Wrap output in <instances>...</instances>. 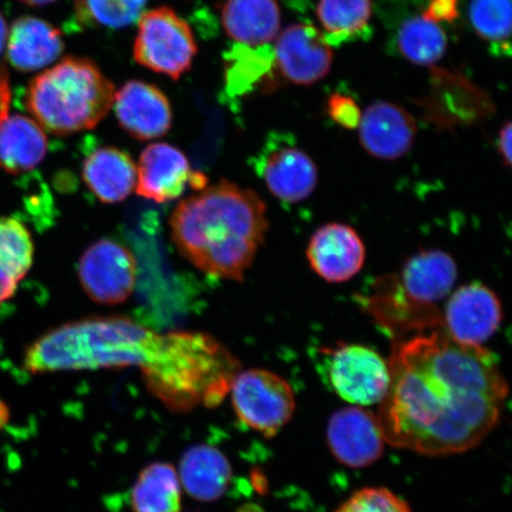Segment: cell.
Wrapping results in <instances>:
<instances>
[{"label": "cell", "mask_w": 512, "mask_h": 512, "mask_svg": "<svg viewBox=\"0 0 512 512\" xmlns=\"http://www.w3.org/2000/svg\"><path fill=\"white\" fill-rule=\"evenodd\" d=\"M192 174L187 156L177 147L151 144L137 165V194L157 203L177 200L190 185Z\"/></svg>", "instance_id": "obj_17"}, {"label": "cell", "mask_w": 512, "mask_h": 512, "mask_svg": "<svg viewBox=\"0 0 512 512\" xmlns=\"http://www.w3.org/2000/svg\"><path fill=\"white\" fill-rule=\"evenodd\" d=\"M511 136V123H507L498 137V152L502 156L503 164L507 166L511 165Z\"/></svg>", "instance_id": "obj_35"}, {"label": "cell", "mask_w": 512, "mask_h": 512, "mask_svg": "<svg viewBox=\"0 0 512 512\" xmlns=\"http://www.w3.org/2000/svg\"><path fill=\"white\" fill-rule=\"evenodd\" d=\"M82 176L99 201L119 203L137 187V164L118 147H100L83 162Z\"/></svg>", "instance_id": "obj_20"}, {"label": "cell", "mask_w": 512, "mask_h": 512, "mask_svg": "<svg viewBox=\"0 0 512 512\" xmlns=\"http://www.w3.org/2000/svg\"><path fill=\"white\" fill-rule=\"evenodd\" d=\"M380 403L386 443L424 456L472 450L494 430L509 395L495 355L443 330L398 339Z\"/></svg>", "instance_id": "obj_1"}, {"label": "cell", "mask_w": 512, "mask_h": 512, "mask_svg": "<svg viewBox=\"0 0 512 512\" xmlns=\"http://www.w3.org/2000/svg\"><path fill=\"white\" fill-rule=\"evenodd\" d=\"M503 320L501 300L490 287L472 283L459 287L448 299L443 315L445 334L464 345L483 347Z\"/></svg>", "instance_id": "obj_11"}, {"label": "cell", "mask_w": 512, "mask_h": 512, "mask_svg": "<svg viewBox=\"0 0 512 512\" xmlns=\"http://www.w3.org/2000/svg\"><path fill=\"white\" fill-rule=\"evenodd\" d=\"M146 387L175 412L226 399L241 364L232 352L203 332L157 334L143 364Z\"/></svg>", "instance_id": "obj_3"}, {"label": "cell", "mask_w": 512, "mask_h": 512, "mask_svg": "<svg viewBox=\"0 0 512 512\" xmlns=\"http://www.w3.org/2000/svg\"><path fill=\"white\" fill-rule=\"evenodd\" d=\"M9 29L6 25L5 18L0 14V54L3 53L6 47V41H8Z\"/></svg>", "instance_id": "obj_36"}, {"label": "cell", "mask_w": 512, "mask_h": 512, "mask_svg": "<svg viewBox=\"0 0 512 512\" xmlns=\"http://www.w3.org/2000/svg\"><path fill=\"white\" fill-rule=\"evenodd\" d=\"M157 332L126 317H92L63 324L30 344L23 364L30 374L142 368Z\"/></svg>", "instance_id": "obj_4"}, {"label": "cell", "mask_w": 512, "mask_h": 512, "mask_svg": "<svg viewBox=\"0 0 512 512\" xmlns=\"http://www.w3.org/2000/svg\"><path fill=\"white\" fill-rule=\"evenodd\" d=\"M272 53L266 46L235 47L226 57L227 91L242 95L251 91L255 83L272 68Z\"/></svg>", "instance_id": "obj_27"}, {"label": "cell", "mask_w": 512, "mask_h": 512, "mask_svg": "<svg viewBox=\"0 0 512 512\" xmlns=\"http://www.w3.org/2000/svg\"><path fill=\"white\" fill-rule=\"evenodd\" d=\"M470 19L480 37L508 41L511 32V0H472Z\"/></svg>", "instance_id": "obj_29"}, {"label": "cell", "mask_w": 512, "mask_h": 512, "mask_svg": "<svg viewBox=\"0 0 512 512\" xmlns=\"http://www.w3.org/2000/svg\"><path fill=\"white\" fill-rule=\"evenodd\" d=\"M34 261L29 229L12 217H0V304L14 296Z\"/></svg>", "instance_id": "obj_24"}, {"label": "cell", "mask_w": 512, "mask_h": 512, "mask_svg": "<svg viewBox=\"0 0 512 512\" xmlns=\"http://www.w3.org/2000/svg\"><path fill=\"white\" fill-rule=\"evenodd\" d=\"M170 226L178 251L198 270L242 281L270 222L266 203L255 191L222 179L179 202Z\"/></svg>", "instance_id": "obj_2"}, {"label": "cell", "mask_w": 512, "mask_h": 512, "mask_svg": "<svg viewBox=\"0 0 512 512\" xmlns=\"http://www.w3.org/2000/svg\"><path fill=\"white\" fill-rule=\"evenodd\" d=\"M424 16L435 23L454 21L458 16L457 0H433Z\"/></svg>", "instance_id": "obj_33"}, {"label": "cell", "mask_w": 512, "mask_h": 512, "mask_svg": "<svg viewBox=\"0 0 512 512\" xmlns=\"http://www.w3.org/2000/svg\"><path fill=\"white\" fill-rule=\"evenodd\" d=\"M10 412L8 406L3 401H0V428L9 421Z\"/></svg>", "instance_id": "obj_37"}, {"label": "cell", "mask_w": 512, "mask_h": 512, "mask_svg": "<svg viewBox=\"0 0 512 512\" xmlns=\"http://www.w3.org/2000/svg\"><path fill=\"white\" fill-rule=\"evenodd\" d=\"M326 379L334 392L352 406L381 403L390 383L389 363L374 349L360 344H338L324 349Z\"/></svg>", "instance_id": "obj_9"}, {"label": "cell", "mask_w": 512, "mask_h": 512, "mask_svg": "<svg viewBox=\"0 0 512 512\" xmlns=\"http://www.w3.org/2000/svg\"><path fill=\"white\" fill-rule=\"evenodd\" d=\"M114 112L121 127L138 140L165 136L172 125L168 98L157 87L142 81H130L115 93Z\"/></svg>", "instance_id": "obj_16"}, {"label": "cell", "mask_w": 512, "mask_h": 512, "mask_svg": "<svg viewBox=\"0 0 512 512\" xmlns=\"http://www.w3.org/2000/svg\"><path fill=\"white\" fill-rule=\"evenodd\" d=\"M458 278L452 256L440 249L409 258L399 274L376 284L366 306L377 322L396 337L443 329V315L435 304L450 294Z\"/></svg>", "instance_id": "obj_5"}, {"label": "cell", "mask_w": 512, "mask_h": 512, "mask_svg": "<svg viewBox=\"0 0 512 512\" xmlns=\"http://www.w3.org/2000/svg\"><path fill=\"white\" fill-rule=\"evenodd\" d=\"M11 104V88L9 74L3 64H0V124L9 117Z\"/></svg>", "instance_id": "obj_34"}, {"label": "cell", "mask_w": 512, "mask_h": 512, "mask_svg": "<svg viewBox=\"0 0 512 512\" xmlns=\"http://www.w3.org/2000/svg\"><path fill=\"white\" fill-rule=\"evenodd\" d=\"M78 275L83 290L94 303L107 306L123 304L132 296L136 286V259L119 242L101 239L81 255Z\"/></svg>", "instance_id": "obj_10"}, {"label": "cell", "mask_w": 512, "mask_h": 512, "mask_svg": "<svg viewBox=\"0 0 512 512\" xmlns=\"http://www.w3.org/2000/svg\"><path fill=\"white\" fill-rule=\"evenodd\" d=\"M79 10L88 18L110 29L126 28L137 22L147 0H78Z\"/></svg>", "instance_id": "obj_30"}, {"label": "cell", "mask_w": 512, "mask_h": 512, "mask_svg": "<svg viewBox=\"0 0 512 512\" xmlns=\"http://www.w3.org/2000/svg\"><path fill=\"white\" fill-rule=\"evenodd\" d=\"M21 2L32 6H43L54 3L55 0H21Z\"/></svg>", "instance_id": "obj_38"}, {"label": "cell", "mask_w": 512, "mask_h": 512, "mask_svg": "<svg viewBox=\"0 0 512 512\" xmlns=\"http://www.w3.org/2000/svg\"><path fill=\"white\" fill-rule=\"evenodd\" d=\"M328 112L336 124L348 128V130H354L360 125L361 110L350 96L343 94L331 95L328 102Z\"/></svg>", "instance_id": "obj_32"}, {"label": "cell", "mask_w": 512, "mask_h": 512, "mask_svg": "<svg viewBox=\"0 0 512 512\" xmlns=\"http://www.w3.org/2000/svg\"><path fill=\"white\" fill-rule=\"evenodd\" d=\"M5 48L12 67L34 72L59 59L64 43L59 29L41 18L25 16L11 25Z\"/></svg>", "instance_id": "obj_19"}, {"label": "cell", "mask_w": 512, "mask_h": 512, "mask_svg": "<svg viewBox=\"0 0 512 512\" xmlns=\"http://www.w3.org/2000/svg\"><path fill=\"white\" fill-rule=\"evenodd\" d=\"M197 54L194 35L187 22L169 8H158L139 18L134 60L153 72L181 78Z\"/></svg>", "instance_id": "obj_8"}, {"label": "cell", "mask_w": 512, "mask_h": 512, "mask_svg": "<svg viewBox=\"0 0 512 512\" xmlns=\"http://www.w3.org/2000/svg\"><path fill=\"white\" fill-rule=\"evenodd\" d=\"M181 482L191 497L201 502H214L226 494L233 471L229 460L217 448L197 445L183 454Z\"/></svg>", "instance_id": "obj_23"}, {"label": "cell", "mask_w": 512, "mask_h": 512, "mask_svg": "<svg viewBox=\"0 0 512 512\" xmlns=\"http://www.w3.org/2000/svg\"><path fill=\"white\" fill-rule=\"evenodd\" d=\"M335 512H412L406 501L386 488L358 490Z\"/></svg>", "instance_id": "obj_31"}, {"label": "cell", "mask_w": 512, "mask_h": 512, "mask_svg": "<svg viewBox=\"0 0 512 512\" xmlns=\"http://www.w3.org/2000/svg\"><path fill=\"white\" fill-rule=\"evenodd\" d=\"M306 258L318 277L331 284H341L361 272L366 246L348 224L329 223L311 236Z\"/></svg>", "instance_id": "obj_13"}, {"label": "cell", "mask_w": 512, "mask_h": 512, "mask_svg": "<svg viewBox=\"0 0 512 512\" xmlns=\"http://www.w3.org/2000/svg\"><path fill=\"white\" fill-rule=\"evenodd\" d=\"M229 393L238 418L265 438L275 437L296 411L291 384L272 371H240Z\"/></svg>", "instance_id": "obj_7"}, {"label": "cell", "mask_w": 512, "mask_h": 512, "mask_svg": "<svg viewBox=\"0 0 512 512\" xmlns=\"http://www.w3.org/2000/svg\"><path fill=\"white\" fill-rule=\"evenodd\" d=\"M222 23L228 36L247 47H262L280 29V10L275 0H227Z\"/></svg>", "instance_id": "obj_22"}, {"label": "cell", "mask_w": 512, "mask_h": 512, "mask_svg": "<svg viewBox=\"0 0 512 512\" xmlns=\"http://www.w3.org/2000/svg\"><path fill=\"white\" fill-rule=\"evenodd\" d=\"M47 152L46 132L34 119L16 114L0 124V169L25 174L37 168Z\"/></svg>", "instance_id": "obj_21"}, {"label": "cell", "mask_w": 512, "mask_h": 512, "mask_svg": "<svg viewBox=\"0 0 512 512\" xmlns=\"http://www.w3.org/2000/svg\"><path fill=\"white\" fill-rule=\"evenodd\" d=\"M358 127L363 149L381 160H396L405 156L416 136L412 115L386 101L368 107Z\"/></svg>", "instance_id": "obj_18"}, {"label": "cell", "mask_w": 512, "mask_h": 512, "mask_svg": "<svg viewBox=\"0 0 512 512\" xmlns=\"http://www.w3.org/2000/svg\"><path fill=\"white\" fill-rule=\"evenodd\" d=\"M398 42L401 54L419 66L438 62L447 46L445 32L425 16L409 19L403 24Z\"/></svg>", "instance_id": "obj_26"}, {"label": "cell", "mask_w": 512, "mask_h": 512, "mask_svg": "<svg viewBox=\"0 0 512 512\" xmlns=\"http://www.w3.org/2000/svg\"><path fill=\"white\" fill-rule=\"evenodd\" d=\"M258 172L268 191L285 203H299L315 192L318 169L313 159L291 144H275L259 159Z\"/></svg>", "instance_id": "obj_14"}, {"label": "cell", "mask_w": 512, "mask_h": 512, "mask_svg": "<svg viewBox=\"0 0 512 512\" xmlns=\"http://www.w3.org/2000/svg\"><path fill=\"white\" fill-rule=\"evenodd\" d=\"M370 0H319L318 17L332 40L339 42L367 28Z\"/></svg>", "instance_id": "obj_28"}, {"label": "cell", "mask_w": 512, "mask_h": 512, "mask_svg": "<svg viewBox=\"0 0 512 512\" xmlns=\"http://www.w3.org/2000/svg\"><path fill=\"white\" fill-rule=\"evenodd\" d=\"M133 512H181V483L175 467L151 464L140 472L132 490Z\"/></svg>", "instance_id": "obj_25"}, {"label": "cell", "mask_w": 512, "mask_h": 512, "mask_svg": "<svg viewBox=\"0 0 512 512\" xmlns=\"http://www.w3.org/2000/svg\"><path fill=\"white\" fill-rule=\"evenodd\" d=\"M236 512H264V511H262L258 507V505L246 504V505H242V507Z\"/></svg>", "instance_id": "obj_39"}, {"label": "cell", "mask_w": 512, "mask_h": 512, "mask_svg": "<svg viewBox=\"0 0 512 512\" xmlns=\"http://www.w3.org/2000/svg\"><path fill=\"white\" fill-rule=\"evenodd\" d=\"M114 96L113 83L93 61L70 56L30 82L25 104L44 132L69 136L98 126Z\"/></svg>", "instance_id": "obj_6"}, {"label": "cell", "mask_w": 512, "mask_h": 512, "mask_svg": "<svg viewBox=\"0 0 512 512\" xmlns=\"http://www.w3.org/2000/svg\"><path fill=\"white\" fill-rule=\"evenodd\" d=\"M326 440L332 456L351 469H363L382 457L386 439L379 418L362 407L351 406L332 414Z\"/></svg>", "instance_id": "obj_12"}, {"label": "cell", "mask_w": 512, "mask_h": 512, "mask_svg": "<svg viewBox=\"0 0 512 512\" xmlns=\"http://www.w3.org/2000/svg\"><path fill=\"white\" fill-rule=\"evenodd\" d=\"M274 62L288 81L312 85L330 72L332 53L328 41L311 25L297 24L278 38Z\"/></svg>", "instance_id": "obj_15"}]
</instances>
